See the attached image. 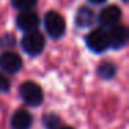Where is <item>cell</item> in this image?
Wrapping results in <instances>:
<instances>
[{
  "mask_svg": "<svg viewBox=\"0 0 129 129\" xmlns=\"http://www.w3.org/2000/svg\"><path fill=\"white\" fill-rule=\"evenodd\" d=\"M45 29L49 34V36H51L53 39H58L65 34V20L60 13L57 11H49L45 15Z\"/></svg>",
  "mask_w": 129,
  "mask_h": 129,
  "instance_id": "obj_1",
  "label": "cell"
},
{
  "mask_svg": "<svg viewBox=\"0 0 129 129\" xmlns=\"http://www.w3.org/2000/svg\"><path fill=\"white\" fill-rule=\"evenodd\" d=\"M45 36L39 31L26 32L21 40L22 50L29 56H39L45 49Z\"/></svg>",
  "mask_w": 129,
  "mask_h": 129,
  "instance_id": "obj_2",
  "label": "cell"
},
{
  "mask_svg": "<svg viewBox=\"0 0 129 129\" xmlns=\"http://www.w3.org/2000/svg\"><path fill=\"white\" fill-rule=\"evenodd\" d=\"M20 96L25 104L32 107H36L42 104L43 101V90L36 82L26 81L20 86Z\"/></svg>",
  "mask_w": 129,
  "mask_h": 129,
  "instance_id": "obj_3",
  "label": "cell"
},
{
  "mask_svg": "<svg viewBox=\"0 0 129 129\" xmlns=\"http://www.w3.org/2000/svg\"><path fill=\"white\" fill-rule=\"evenodd\" d=\"M86 45L94 53H103V51H106L110 47L107 31H104L103 28H97L94 31H92L90 34H87Z\"/></svg>",
  "mask_w": 129,
  "mask_h": 129,
  "instance_id": "obj_4",
  "label": "cell"
},
{
  "mask_svg": "<svg viewBox=\"0 0 129 129\" xmlns=\"http://www.w3.org/2000/svg\"><path fill=\"white\" fill-rule=\"evenodd\" d=\"M122 18V11L118 6L115 4H111V6L104 7L103 10L99 14V22L103 26H108V28H112V26L118 25Z\"/></svg>",
  "mask_w": 129,
  "mask_h": 129,
  "instance_id": "obj_5",
  "label": "cell"
},
{
  "mask_svg": "<svg viewBox=\"0 0 129 129\" xmlns=\"http://www.w3.org/2000/svg\"><path fill=\"white\" fill-rule=\"evenodd\" d=\"M22 68V58L14 51H4L0 54V70L7 74H15Z\"/></svg>",
  "mask_w": 129,
  "mask_h": 129,
  "instance_id": "obj_6",
  "label": "cell"
},
{
  "mask_svg": "<svg viewBox=\"0 0 129 129\" xmlns=\"http://www.w3.org/2000/svg\"><path fill=\"white\" fill-rule=\"evenodd\" d=\"M40 18L35 11L29 10V11H21L18 14V17L15 18V24H17L18 29L24 32H32L36 31V28L39 26Z\"/></svg>",
  "mask_w": 129,
  "mask_h": 129,
  "instance_id": "obj_7",
  "label": "cell"
},
{
  "mask_svg": "<svg viewBox=\"0 0 129 129\" xmlns=\"http://www.w3.org/2000/svg\"><path fill=\"white\" fill-rule=\"evenodd\" d=\"M108 34V42L110 47L112 49H122L128 42V29L123 25H115L110 29Z\"/></svg>",
  "mask_w": 129,
  "mask_h": 129,
  "instance_id": "obj_8",
  "label": "cell"
},
{
  "mask_svg": "<svg viewBox=\"0 0 129 129\" xmlns=\"http://www.w3.org/2000/svg\"><path fill=\"white\" fill-rule=\"evenodd\" d=\"M32 122V115L26 110H18L11 118V129H31Z\"/></svg>",
  "mask_w": 129,
  "mask_h": 129,
  "instance_id": "obj_9",
  "label": "cell"
},
{
  "mask_svg": "<svg viewBox=\"0 0 129 129\" xmlns=\"http://www.w3.org/2000/svg\"><path fill=\"white\" fill-rule=\"evenodd\" d=\"M96 20V15L93 13L92 9L86 6H82L79 7V10L76 11V15H75V22L79 28H87L90 26Z\"/></svg>",
  "mask_w": 129,
  "mask_h": 129,
  "instance_id": "obj_10",
  "label": "cell"
},
{
  "mask_svg": "<svg viewBox=\"0 0 129 129\" xmlns=\"http://www.w3.org/2000/svg\"><path fill=\"white\" fill-rule=\"evenodd\" d=\"M97 72L103 79H111L112 76L115 75V72H117V67H115L112 62L106 61V62H101V64L99 65Z\"/></svg>",
  "mask_w": 129,
  "mask_h": 129,
  "instance_id": "obj_11",
  "label": "cell"
},
{
  "mask_svg": "<svg viewBox=\"0 0 129 129\" xmlns=\"http://www.w3.org/2000/svg\"><path fill=\"white\" fill-rule=\"evenodd\" d=\"M43 125L46 126V129H60L61 126V119L58 118V115L49 112L43 117Z\"/></svg>",
  "mask_w": 129,
  "mask_h": 129,
  "instance_id": "obj_12",
  "label": "cell"
},
{
  "mask_svg": "<svg viewBox=\"0 0 129 129\" xmlns=\"http://www.w3.org/2000/svg\"><path fill=\"white\" fill-rule=\"evenodd\" d=\"M11 4L20 11H29L38 4V0H11Z\"/></svg>",
  "mask_w": 129,
  "mask_h": 129,
  "instance_id": "obj_13",
  "label": "cell"
},
{
  "mask_svg": "<svg viewBox=\"0 0 129 129\" xmlns=\"http://www.w3.org/2000/svg\"><path fill=\"white\" fill-rule=\"evenodd\" d=\"M10 90V81L7 79L6 75L0 72V93H6Z\"/></svg>",
  "mask_w": 129,
  "mask_h": 129,
  "instance_id": "obj_14",
  "label": "cell"
},
{
  "mask_svg": "<svg viewBox=\"0 0 129 129\" xmlns=\"http://www.w3.org/2000/svg\"><path fill=\"white\" fill-rule=\"evenodd\" d=\"M89 2L93 4H103V3H106L107 0H89Z\"/></svg>",
  "mask_w": 129,
  "mask_h": 129,
  "instance_id": "obj_15",
  "label": "cell"
},
{
  "mask_svg": "<svg viewBox=\"0 0 129 129\" xmlns=\"http://www.w3.org/2000/svg\"><path fill=\"white\" fill-rule=\"evenodd\" d=\"M60 129H72V128H70V126H62V128H60Z\"/></svg>",
  "mask_w": 129,
  "mask_h": 129,
  "instance_id": "obj_16",
  "label": "cell"
},
{
  "mask_svg": "<svg viewBox=\"0 0 129 129\" xmlns=\"http://www.w3.org/2000/svg\"><path fill=\"white\" fill-rule=\"evenodd\" d=\"M122 2H126V0H122Z\"/></svg>",
  "mask_w": 129,
  "mask_h": 129,
  "instance_id": "obj_17",
  "label": "cell"
}]
</instances>
